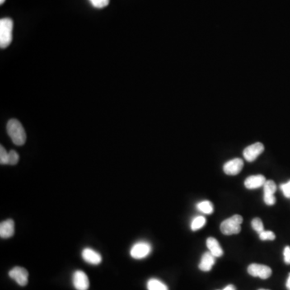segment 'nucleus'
Returning a JSON list of instances; mask_svg holds the SVG:
<instances>
[{
    "instance_id": "obj_13",
    "label": "nucleus",
    "mask_w": 290,
    "mask_h": 290,
    "mask_svg": "<svg viewBox=\"0 0 290 290\" xmlns=\"http://www.w3.org/2000/svg\"><path fill=\"white\" fill-rule=\"evenodd\" d=\"M266 179L263 175H253L249 177L244 181V185L247 189H258L259 187L264 186Z\"/></svg>"
},
{
    "instance_id": "obj_2",
    "label": "nucleus",
    "mask_w": 290,
    "mask_h": 290,
    "mask_svg": "<svg viewBox=\"0 0 290 290\" xmlns=\"http://www.w3.org/2000/svg\"><path fill=\"white\" fill-rule=\"evenodd\" d=\"M13 21L10 18H3L0 20V47L7 48L12 41Z\"/></svg>"
},
{
    "instance_id": "obj_5",
    "label": "nucleus",
    "mask_w": 290,
    "mask_h": 290,
    "mask_svg": "<svg viewBox=\"0 0 290 290\" xmlns=\"http://www.w3.org/2000/svg\"><path fill=\"white\" fill-rule=\"evenodd\" d=\"M248 272L253 277H259L264 280L268 279L272 275V269L264 264H250L248 268Z\"/></svg>"
},
{
    "instance_id": "obj_1",
    "label": "nucleus",
    "mask_w": 290,
    "mask_h": 290,
    "mask_svg": "<svg viewBox=\"0 0 290 290\" xmlns=\"http://www.w3.org/2000/svg\"><path fill=\"white\" fill-rule=\"evenodd\" d=\"M7 134L15 145L18 146L24 145L26 142V132L24 127L17 119H11L7 125Z\"/></svg>"
},
{
    "instance_id": "obj_25",
    "label": "nucleus",
    "mask_w": 290,
    "mask_h": 290,
    "mask_svg": "<svg viewBox=\"0 0 290 290\" xmlns=\"http://www.w3.org/2000/svg\"><path fill=\"white\" fill-rule=\"evenodd\" d=\"M284 260L285 263L290 264V247L287 246L284 249Z\"/></svg>"
},
{
    "instance_id": "obj_12",
    "label": "nucleus",
    "mask_w": 290,
    "mask_h": 290,
    "mask_svg": "<svg viewBox=\"0 0 290 290\" xmlns=\"http://www.w3.org/2000/svg\"><path fill=\"white\" fill-rule=\"evenodd\" d=\"M15 234V222L11 218L5 220L0 224V237L2 239H8Z\"/></svg>"
},
{
    "instance_id": "obj_16",
    "label": "nucleus",
    "mask_w": 290,
    "mask_h": 290,
    "mask_svg": "<svg viewBox=\"0 0 290 290\" xmlns=\"http://www.w3.org/2000/svg\"><path fill=\"white\" fill-rule=\"evenodd\" d=\"M147 290H169L167 286L157 279H150L147 283Z\"/></svg>"
},
{
    "instance_id": "obj_11",
    "label": "nucleus",
    "mask_w": 290,
    "mask_h": 290,
    "mask_svg": "<svg viewBox=\"0 0 290 290\" xmlns=\"http://www.w3.org/2000/svg\"><path fill=\"white\" fill-rule=\"evenodd\" d=\"M81 256L85 261L87 262L89 264H94V265L99 264L102 262L101 255L99 253H97L96 251L89 249V248H86L82 250Z\"/></svg>"
},
{
    "instance_id": "obj_3",
    "label": "nucleus",
    "mask_w": 290,
    "mask_h": 290,
    "mask_svg": "<svg viewBox=\"0 0 290 290\" xmlns=\"http://www.w3.org/2000/svg\"><path fill=\"white\" fill-rule=\"evenodd\" d=\"M243 217L240 215H235L232 217L224 220L220 225V230L226 235H236L241 231Z\"/></svg>"
},
{
    "instance_id": "obj_15",
    "label": "nucleus",
    "mask_w": 290,
    "mask_h": 290,
    "mask_svg": "<svg viewBox=\"0 0 290 290\" xmlns=\"http://www.w3.org/2000/svg\"><path fill=\"white\" fill-rule=\"evenodd\" d=\"M207 246L210 253L216 257H220L223 254V251L220 246L219 243L215 238L210 237L207 239Z\"/></svg>"
},
{
    "instance_id": "obj_8",
    "label": "nucleus",
    "mask_w": 290,
    "mask_h": 290,
    "mask_svg": "<svg viewBox=\"0 0 290 290\" xmlns=\"http://www.w3.org/2000/svg\"><path fill=\"white\" fill-rule=\"evenodd\" d=\"M72 284L77 290H87L90 286L87 275L81 270L76 271L72 275Z\"/></svg>"
},
{
    "instance_id": "obj_6",
    "label": "nucleus",
    "mask_w": 290,
    "mask_h": 290,
    "mask_svg": "<svg viewBox=\"0 0 290 290\" xmlns=\"http://www.w3.org/2000/svg\"><path fill=\"white\" fill-rule=\"evenodd\" d=\"M9 277L20 286H26L29 282V273L22 267H15L9 271Z\"/></svg>"
},
{
    "instance_id": "obj_22",
    "label": "nucleus",
    "mask_w": 290,
    "mask_h": 290,
    "mask_svg": "<svg viewBox=\"0 0 290 290\" xmlns=\"http://www.w3.org/2000/svg\"><path fill=\"white\" fill-rule=\"evenodd\" d=\"M259 239L261 240H274L276 235L271 231H263L259 234Z\"/></svg>"
},
{
    "instance_id": "obj_10",
    "label": "nucleus",
    "mask_w": 290,
    "mask_h": 290,
    "mask_svg": "<svg viewBox=\"0 0 290 290\" xmlns=\"http://www.w3.org/2000/svg\"><path fill=\"white\" fill-rule=\"evenodd\" d=\"M244 167V161L240 158L232 159L223 165V171L227 175H237Z\"/></svg>"
},
{
    "instance_id": "obj_21",
    "label": "nucleus",
    "mask_w": 290,
    "mask_h": 290,
    "mask_svg": "<svg viewBox=\"0 0 290 290\" xmlns=\"http://www.w3.org/2000/svg\"><path fill=\"white\" fill-rule=\"evenodd\" d=\"M0 164L8 165V152L2 145L0 146Z\"/></svg>"
},
{
    "instance_id": "obj_18",
    "label": "nucleus",
    "mask_w": 290,
    "mask_h": 290,
    "mask_svg": "<svg viewBox=\"0 0 290 290\" xmlns=\"http://www.w3.org/2000/svg\"><path fill=\"white\" fill-rule=\"evenodd\" d=\"M206 218L203 216H198L193 218V221L191 222V230L192 231H198L199 229L203 227L205 224H206Z\"/></svg>"
},
{
    "instance_id": "obj_9",
    "label": "nucleus",
    "mask_w": 290,
    "mask_h": 290,
    "mask_svg": "<svg viewBox=\"0 0 290 290\" xmlns=\"http://www.w3.org/2000/svg\"><path fill=\"white\" fill-rule=\"evenodd\" d=\"M277 191V185L272 180L266 181L264 185V201L266 205L273 206L276 203L274 193Z\"/></svg>"
},
{
    "instance_id": "obj_20",
    "label": "nucleus",
    "mask_w": 290,
    "mask_h": 290,
    "mask_svg": "<svg viewBox=\"0 0 290 290\" xmlns=\"http://www.w3.org/2000/svg\"><path fill=\"white\" fill-rule=\"evenodd\" d=\"M19 160H20V156H19V154L16 151L11 150L8 152V165H16Z\"/></svg>"
},
{
    "instance_id": "obj_24",
    "label": "nucleus",
    "mask_w": 290,
    "mask_h": 290,
    "mask_svg": "<svg viewBox=\"0 0 290 290\" xmlns=\"http://www.w3.org/2000/svg\"><path fill=\"white\" fill-rule=\"evenodd\" d=\"M281 189L283 192L285 197L287 198H290V180L288 182L284 183L281 185Z\"/></svg>"
},
{
    "instance_id": "obj_29",
    "label": "nucleus",
    "mask_w": 290,
    "mask_h": 290,
    "mask_svg": "<svg viewBox=\"0 0 290 290\" xmlns=\"http://www.w3.org/2000/svg\"><path fill=\"white\" fill-rule=\"evenodd\" d=\"M264 290V289H260V290Z\"/></svg>"
},
{
    "instance_id": "obj_27",
    "label": "nucleus",
    "mask_w": 290,
    "mask_h": 290,
    "mask_svg": "<svg viewBox=\"0 0 290 290\" xmlns=\"http://www.w3.org/2000/svg\"><path fill=\"white\" fill-rule=\"evenodd\" d=\"M286 288L287 290H290V273L289 275L288 279H287V282H286Z\"/></svg>"
},
{
    "instance_id": "obj_7",
    "label": "nucleus",
    "mask_w": 290,
    "mask_h": 290,
    "mask_svg": "<svg viewBox=\"0 0 290 290\" xmlns=\"http://www.w3.org/2000/svg\"><path fill=\"white\" fill-rule=\"evenodd\" d=\"M264 146L263 144L257 143L253 144L249 147H247L244 151V158L246 161L249 162H253L257 158L258 156L264 152Z\"/></svg>"
},
{
    "instance_id": "obj_14",
    "label": "nucleus",
    "mask_w": 290,
    "mask_h": 290,
    "mask_svg": "<svg viewBox=\"0 0 290 290\" xmlns=\"http://www.w3.org/2000/svg\"><path fill=\"white\" fill-rule=\"evenodd\" d=\"M216 256H214L210 252L204 253L201 259L200 264L198 265L200 270L203 272H209L213 268L214 264L216 263Z\"/></svg>"
},
{
    "instance_id": "obj_28",
    "label": "nucleus",
    "mask_w": 290,
    "mask_h": 290,
    "mask_svg": "<svg viewBox=\"0 0 290 290\" xmlns=\"http://www.w3.org/2000/svg\"><path fill=\"white\" fill-rule=\"evenodd\" d=\"M4 2L5 0H0V3H1V4H2V3H3Z\"/></svg>"
},
{
    "instance_id": "obj_4",
    "label": "nucleus",
    "mask_w": 290,
    "mask_h": 290,
    "mask_svg": "<svg viewBox=\"0 0 290 290\" xmlns=\"http://www.w3.org/2000/svg\"><path fill=\"white\" fill-rule=\"evenodd\" d=\"M152 252V246L147 242L141 241L135 244L130 251V255L137 259L147 257Z\"/></svg>"
},
{
    "instance_id": "obj_23",
    "label": "nucleus",
    "mask_w": 290,
    "mask_h": 290,
    "mask_svg": "<svg viewBox=\"0 0 290 290\" xmlns=\"http://www.w3.org/2000/svg\"><path fill=\"white\" fill-rule=\"evenodd\" d=\"M89 1L92 4L93 7L96 8H104L110 2V0H89Z\"/></svg>"
},
{
    "instance_id": "obj_26",
    "label": "nucleus",
    "mask_w": 290,
    "mask_h": 290,
    "mask_svg": "<svg viewBox=\"0 0 290 290\" xmlns=\"http://www.w3.org/2000/svg\"><path fill=\"white\" fill-rule=\"evenodd\" d=\"M222 290H235V286H232V285H229V286H226Z\"/></svg>"
},
{
    "instance_id": "obj_19",
    "label": "nucleus",
    "mask_w": 290,
    "mask_h": 290,
    "mask_svg": "<svg viewBox=\"0 0 290 290\" xmlns=\"http://www.w3.org/2000/svg\"><path fill=\"white\" fill-rule=\"evenodd\" d=\"M252 226H253V230L256 231L258 233H260L264 230V224L262 222L261 219L259 218H255L252 221Z\"/></svg>"
},
{
    "instance_id": "obj_17",
    "label": "nucleus",
    "mask_w": 290,
    "mask_h": 290,
    "mask_svg": "<svg viewBox=\"0 0 290 290\" xmlns=\"http://www.w3.org/2000/svg\"><path fill=\"white\" fill-rule=\"evenodd\" d=\"M197 208L202 213L207 214V215L212 214L214 211L213 204L209 201H203V202H199L197 205Z\"/></svg>"
}]
</instances>
